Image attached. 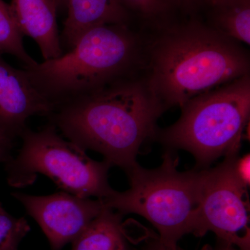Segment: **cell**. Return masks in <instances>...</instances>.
Here are the masks:
<instances>
[{
	"label": "cell",
	"instance_id": "cell-16",
	"mask_svg": "<svg viewBox=\"0 0 250 250\" xmlns=\"http://www.w3.org/2000/svg\"><path fill=\"white\" fill-rule=\"evenodd\" d=\"M121 1L129 12L132 11L149 19L163 16L177 6L176 0H121Z\"/></svg>",
	"mask_w": 250,
	"mask_h": 250
},
{
	"label": "cell",
	"instance_id": "cell-11",
	"mask_svg": "<svg viewBox=\"0 0 250 250\" xmlns=\"http://www.w3.org/2000/svg\"><path fill=\"white\" fill-rule=\"evenodd\" d=\"M62 41L70 49L92 28L104 24H128L129 12L121 0H68Z\"/></svg>",
	"mask_w": 250,
	"mask_h": 250
},
{
	"label": "cell",
	"instance_id": "cell-5",
	"mask_svg": "<svg viewBox=\"0 0 250 250\" xmlns=\"http://www.w3.org/2000/svg\"><path fill=\"white\" fill-rule=\"evenodd\" d=\"M181 108L178 121L156 131L163 144L190 152L202 169L221 156L238 154L250 121V74L191 99Z\"/></svg>",
	"mask_w": 250,
	"mask_h": 250
},
{
	"label": "cell",
	"instance_id": "cell-23",
	"mask_svg": "<svg viewBox=\"0 0 250 250\" xmlns=\"http://www.w3.org/2000/svg\"><path fill=\"white\" fill-rule=\"evenodd\" d=\"M205 1L211 7H214L217 5L220 4L224 1H228V0H205Z\"/></svg>",
	"mask_w": 250,
	"mask_h": 250
},
{
	"label": "cell",
	"instance_id": "cell-1",
	"mask_svg": "<svg viewBox=\"0 0 250 250\" xmlns=\"http://www.w3.org/2000/svg\"><path fill=\"white\" fill-rule=\"evenodd\" d=\"M165 111L146 78L136 75L62 104L47 118L69 141L127 172Z\"/></svg>",
	"mask_w": 250,
	"mask_h": 250
},
{
	"label": "cell",
	"instance_id": "cell-7",
	"mask_svg": "<svg viewBox=\"0 0 250 250\" xmlns=\"http://www.w3.org/2000/svg\"><path fill=\"white\" fill-rule=\"evenodd\" d=\"M231 155L207 170L192 234L212 231L224 246L250 250V201L246 185L238 177Z\"/></svg>",
	"mask_w": 250,
	"mask_h": 250
},
{
	"label": "cell",
	"instance_id": "cell-20",
	"mask_svg": "<svg viewBox=\"0 0 250 250\" xmlns=\"http://www.w3.org/2000/svg\"><path fill=\"white\" fill-rule=\"evenodd\" d=\"M57 4V9L67 10V1L68 0H54Z\"/></svg>",
	"mask_w": 250,
	"mask_h": 250
},
{
	"label": "cell",
	"instance_id": "cell-2",
	"mask_svg": "<svg viewBox=\"0 0 250 250\" xmlns=\"http://www.w3.org/2000/svg\"><path fill=\"white\" fill-rule=\"evenodd\" d=\"M239 42L197 21L166 28L146 41L145 76L165 106L191 99L250 74V56Z\"/></svg>",
	"mask_w": 250,
	"mask_h": 250
},
{
	"label": "cell",
	"instance_id": "cell-18",
	"mask_svg": "<svg viewBox=\"0 0 250 250\" xmlns=\"http://www.w3.org/2000/svg\"><path fill=\"white\" fill-rule=\"evenodd\" d=\"M13 145L14 141L0 131V163L5 164L11 159Z\"/></svg>",
	"mask_w": 250,
	"mask_h": 250
},
{
	"label": "cell",
	"instance_id": "cell-6",
	"mask_svg": "<svg viewBox=\"0 0 250 250\" xmlns=\"http://www.w3.org/2000/svg\"><path fill=\"white\" fill-rule=\"evenodd\" d=\"M20 137L22 147L4 164L11 187H28L42 174L62 191L78 197L104 200L115 192L108 180L111 164L92 159L83 148L64 139L53 125L37 131L27 126Z\"/></svg>",
	"mask_w": 250,
	"mask_h": 250
},
{
	"label": "cell",
	"instance_id": "cell-13",
	"mask_svg": "<svg viewBox=\"0 0 250 250\" xmlns=\"http://www.w3.org/2000/svg\"><path fill=\"white\" fill-rule=\"evenodd\" d=\"M213 8L210 27L229 39L250 43V0H228Z\"/></svg>",
	"mask_w": 250,
	"mask_h": 250
},
{
	"label": "cell",
	"instance_id": "cell-17",
	"mask_svg": "<svg viewBox=\"0 0 250 250\" xmlns=\"http://www.w3.org/2000/svg\"><path fill=\"white\" fill-rule=\"evenodd\" d=\"M235 168L240 179L249 187L250 181V156L246 154L243 157H237L235 161Z\"/></svg>",
	"mask_w": 250,
	"mask_h": 250
},
{
	"label": "cell",
	"instance_id": "cell-14",
	"mask_svg": "<svg viewBox=\"0 0 250 250\" xmlns=\"http://www.w3.org/2000/svg\"><path fill=\"white\" fill-rule=\"evenodd\" d=\"M20 31L9 4L0 0V54L14 56L24 67L37 63L26 52Z\"/></svg>",
	"mask_w": 250,
	"mask_h": 250
},
{
	"label": "cell",
	"instance_id": "cell-15",
	"mask_svg": "<svg viewBox=\"0 0 250 250\" xmlns=\"http://www.w3.org/2000/svg\"><path fill=\"white\" fill-rule=\"evenodd\" d=\"M30 231L24 218H16L0 202V250H19L20 244Z\"/></svg>",
	"mask_w": 250,
	"mask_h": 250
},
{
	"label": "cell",
	"instance_id": "cell-10",
	"mask_svg": "<svg viewBox=\"0 0 250 250\" xmlns=\"http://www.w3.org/2000/svg\"><path fill=\"white\" fill-rule=\"evenodd\" d=\"M9 6L21 34L35 41L44 61L63 53L54 0H11Z\"/></svg>",
	"mask_w": 250,
	"mask_h": 250
},
{
	"label": "cell",
	"instance_id": "cell-12",
	"mask_svg": "<svg viewBox=\"0 0 250 250\" xmlns=\"http://www.w3.org/2000/svg\"><path fill=\"white\" fill-rule=\"evenodd\" d=\"M122 215L106 207L72 243L70 250H128Z\"/></svg>",
	"mask_w": 250,
	"mask_h": 250
},
{
	"label": "cell",
	"instance_id": "cell-3",
	"mask_svg": "<svg viewBox=\"0 0 250 250\" xmlns=\"http://www.w3.org/2000/svg\"><path fill=\"white\" fill-rule=\"evenodd\" d=\"M146 41L128 24L92 28L60 57L24 67L31 82L54 108L138 75Z\"/></svg>",
	"mask_w": 250,
	"mask_h": 250
},
{
	"label": "cell",
	"instance_id": "cell-8",
	"mask_svg": "<svg viewBox=\"0 0 250 250\" xmlns=\"http://www.w3.org/2000/svg\"><path fill=\"white\" fill-rule=\"evenodd\" d=\"M28 214L37 222L52 250L72 243L106 208L103 200L61 191L45 196L13 192Z\"/></svg>",
	"mask_w": 250,
	"mask_h": 250
},
{
	"label": "cell",
	"instance_id": "cell-19",
	"mask_svg": "<svg viewBox=\"0 0 250 250\" xmlns=\"http://www.w3.org/2000/svg\"><path fill=\"white\" fill-rule=\"evenodd\" d=\"M200 0H176V3L178 6L183 7L187 11H191L196 7Z\"/></svg>",
	"mask_w": 250,
	"mask_h": 250
},
{
	"label": "cell",
	"instance_id": "cell-4",
	"mask_svg": "<svg viewBox=\"0 0 250 250\" xmlns=\"http://www.w3.org/2000/svg\"><path fill=\"white\" fill-rule=\"evenodd\" d=\"M179 160L170 150L159 167L146 169L139 164L126 172L130 188L115 190L103 200L108 208L122 215H141L156 229L159 243L177 250L179 240L193 232L207 169L180 172Z\"/></svg>",
	"mask_w": 250,
	"mask_h": 250
},
{
	"label": "cell",
	"instance_id": "cell-22",
	"mask_svg": "<svg viewBox=\"0 0 250 250\" xmlns=\"http://www.w3.org/2000/svg\"><path fill=\"white\" fill-rule=\"evenodd\" d=\"M201 250H213L209 246H206L204 247V248H202V249ZM218 250H242L238 249V248H237V249H235L234 248H233V246H224L223 248H221V249Z\"/></svg>",
	"mask_w": 250,
	"mask_h": 250
},
{
	"label": "cell",
	"instance_id": "cell-9",
	"mask_svg": "<svg viewBox=\"0 0 250 250\" xmlns=\"http://www.w3.org/2000/svg\"><path fill=\"white\" fill-rule=\"evenodd\" d=\"M0 54V131L14 141L34 116L48 117L54 108L31 82L25 70L5 62Z\"/></svg>",
	"mask_w": 250,
	"mask_h": 250
},
{
	"label": "cell",
	"instance_id": "cell-21",
	"mask_svg": "<svg viewBox=\"0 0 250 250\" xmlns=\"http://www.w3.org/2000/svg\"><path fill=\"white\" fill-rule=\"evenodd\" d=\"M146 250H168L166 249L165 247L161 246L160 243H159V242H157V243H154V244H153L152 246L148 247L147 249H146Z\"/></svg>",
	"mask_w": 250,
	"mask_h": 250
}]
</instances>
